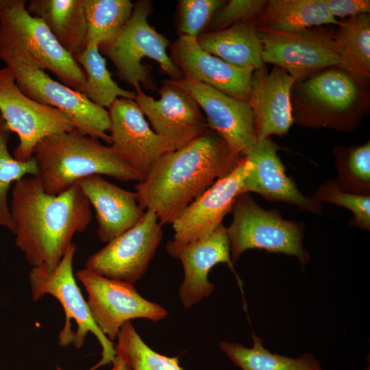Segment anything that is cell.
<instances>
[{
  "label": "cell",
  "mask_w": 370,
  "mask_h": 370,
  "mask_svg": "<svg viewBox=\"0 0 370 370\" xmlns=\"http://www.w3.org/2000/svg\"><path fill=\"white\" fill-rule=\"evenodd\" d=\"M338 177L335 180L343 191L370 195V143L355 147L336 160Z\"/></svg>",
  "instance_id": "cell-32"
},
{
  "label": "cell",
  "mask_w": 370,
  "mask_h": 370,
  "mask_svg": "<svg viewBox=\"0 0 370 370\" xmlns=\"http://www.w3.org/2000/svg\"><path fill=\"white\" fill-rule=\"evenodd\" d=\"M151 12V1H138L134 3L132 15L119 34L99 47L100 52L113 62L118 77L134 89L140 85L147 89H156L150 69L142 64L144 58L155 60L169 79L184 78L167 54L169 40L149 24Z\"/></svg>",
  "instance_id": "cell-5"
},
{
  "label": "cell",
  "mask_w": 370,
  "mask_h": 370,
  "mask_svg": "<svg viewBox=\"0 0 370 370\" xmlns=\"http://www.w3.org/2000/svg\"><path fill=\"white\" fill-rule=\"evenodd\" d=\"M76 278L86 291L94 321L112 341L126 321L143 318L156 322L168 314L164 308L141 296L132 284L101 276L86 268L77 271Z\"/></svg>",
  "instance_id": "cell-10"
},
{
  "label": "cell",
  "mask_w": 370,
  "mask_h": 370,
  "mask_svg": "<svg viewBox=\"0 0 370 370\" xmlns=\"http://www.w3.org/2000/svg\"><path fill=\"white\" fill-rule=\"evenodd\" d=\"M279 147L269 138L258 140L244 156L249 162L242 193L254 192L272 201H282L319 214L322 203L305 196L286 175L278 155Z\"/></svg>",
  "instance_id": "cell-19"
},
{
  "label": "cell",
  "mask_w": 370,
  "mask_h": 370,
  "mask_svg": "<svg viewBox=\"0 0 370 370\" xmlns=\"http://www.w3.org/2000/svg\"><path fill=\"white\" fill-rule=\"evenodd\" d=\"M261 57L284 69L295 80L321 69L340 66L333 34L310 28L295 32L259 31Z\"/></svg>",
  "instance_id": "cell-12"
},
{
  "label": "cell",
  "mask_w": 370,
  "mask_h": 370,
  "mask_svg": "<svg viewBox=\"0 0 370 370\" xmlns=\"http://www.w3.org/2000/svg\"><path fill=\"white\" fill-rule=\"evenodd\" d=\"M11 133L0 113V226L14 234L15 225L8 205V192L11 184L27 175L36 176L38 170L34 157L23 162L10 153L8 143Z\"/></svg>",
  "instance_id": "cell-31"
},
{
  "label": "cell",
  "mask_w": 370,
  "mask_h": 370,
  "mask_svg": "<svg viewBox=\"0 0 370 370\" xmlns=\"http://www.w3.org/2000/svg\"><path fill=\"white\" fill-rule=\"evenodd\" d=\"M95 211L97 233L108 243L133 227L145 212L139 206L135 192L122 188L94 175L77 182Z\"/></svg>",
  "instance_id": "cell-21"
},
{
  "label": "cell",
  "mask_w": 370,
  "mask_h": 370,
  "mask_svg": "<svg viewBox=\"0 0 370 370\" xmlns=\"http://www.w3.org/2000/svg\"><path fill=\"white\" fill-rule=\"evenodd\" d=\"M166 249L183 266L184 278L179 288V297L186 309L213 292L214 285L208 281V273L216 264L226 263L235 272L227 229L223 224L209 235L192 242L169 241Z\"/></svg>",
  "instance_id": "cell-16"
},
{
  "label": "cell",
  "mask_w": 370,
  "mask_h": 370,
  "mask_svg": "<svg viewBox=\"0 0 370 370\" xmlns=\"http://www.w3.org/2000/svg\"><path fill=\"white\" fill-rule=\"evenodd\" d=\"M25 0H0V48L19 52L41 70H49L66 86L79 91L82 68L58 43L45 23L31 15Z\"/></svg>",
  "instance_id": "cell-4"
},
{
  "label": "cell",
  "mask_w": 370,
  "mask_h": 370,
  "mask_svg": "<svg viewBox=\"0 0 370 370\" xmlns=\"http://www.w3.org/2000/svg\"><path fill=\"white\" fill-rule=\"evenodd\" d=\"M253 346L221 341L219 347L230 360L241 370H322L312 354H304L298 358L272 354L262 345V340L251 334Z\"/></svg>",
  "instance_id": "cell-26"
},
{
  "label": "cell",
  "mask_w": 370,
  "mask_h": 370,
  "mask_svg": "<svg viewBox=\"0 0 370 370\" xmlns=\"http://www.w3.org/2000/svg\"><path fill=\"white\" fill-rule=\"evenodd\" d=\"M225 3L223 0H180L177 21L180 36L197 38L204 33L216 12Z\"/></svg>",
  "instance_id": "cell-34"
},
{
  "label": "cell",
  "mask_w": 370,
  "mask_h": 370,
  "mask_svg": "<svg viewBox=\"0 0 370 370\" xmlns=\"http://www.w3.org/2000/svg\"><path fill=\"white\" fill-rule=\"evenodd\" d=\"M90 207L77 184L52 195L44 190L37 176L21 178L14 184L10 209L16 245L33 267L44 265L53 271L74 234L90 223Z\"/></svg>",
  "instance_id": "cell-1"
},
{
  "label": "cell",
  "mask_w": 370,
  "mask_h": 370,
  "mask_svg": "<svg viewBox=\"0 0 370 370\" xmlns=\"http://www.w3.org/2000/svg\"><path fill=\"white\" fill-rule=\"evenodd\" d=\"M0 59L13 72L20 90L41 104L65 114L80 133L111 143L108 111L92 103L84 94L52 79L23 54L0 49Z\"/></svg>",
  "instance_id": "cell-7"
},
{
  "label": "cell",
  "mask_w": 370,
  "mask_h": 370,
  "mask_svg": "<svg viewBox=\"0 0 370 370\" xmlns=\"http://www.w3.org/2000/svg\"><path fill=\"white\" fill-rule=\"evenodd\" d=\"M116 338V354L132 370H184L180 365L179 356L169 357L150 348L130 321L122 325Z\"/></svg>",
  "instance_id": "cell-30"
},
{
  "label": "cell",
  "mask_w": 370,
  "mask_h": 370,
  "mask_svg": "<svg viewBox=\"0 0 370 370\" xmlns=\"http://www.w3.org/2000/svg\"><path fill=\"white\" fill-rule=\"evenodd\" d=\"M170 58L184 77L248 102L254 70L230 64L204 50L195 37L180 36L170 45Z\"/></svg>",
  "instance_id": "cell-18"
},
{
  "label": "cell",
  "mask_w": 370,
  "mask_h": 370,
  "mask_svg": "<svg viewBox=\"0 0 370 370\" xmlns=\"http://www.w3.org/2000/svg\"><path fill=\"white\" fill-rule=\"evenodd\" d=\"M242 157L210 128L154 163L134 187L137 202L143 210H153L162 225L172 224L191 202L228 175Z\"/></svg>",
  "instance_id": "cell-2"
},
{
  "label": "cell",
  "mask_w": 370,
  "mask_h": 370,
  "mask_svg": "<svg viewBox=\"0 0 370 370\" xmlns=\"http://www.w3.org/2000/svg\"><path fill=\"white\" fill-rule=\"evenodd\" d=\"M160 99L146 95L141 86L135 89V102L148 119L152 130L174 144L178 149L210 129L199 103L186 90L162 82Z\"/></svg>",
  "instance_id": "cell-13"
},
{
  "label": "cell",
  "mask_w": 370,
  "mask_h": 370,
  "mask_svg": "<svg viewBox=\"0 0 370 370\" xmlns=\"http://www.w3.org/2000/svg\"><path fill=\"white\" fill-rule=\"evenodd\" d=\"M334 17H354L360 14H369L370 1L369 0H324Z\"/></svg>",
  "instance_id": "cell-36"
},
{
  "label": "cell",
  "mask_w": 370,
  "mask_h": 370,
  "mask_svg": "<svg viewBox=\"0 0 370 370\" xmlns=\"http://www.w3.org/2000/svg\"><path fill=\"white\" fill-rule=\"evenodd\" d=\"M56 370H62V369L59 366H58Z\"/></svg>",
  "instance_id": "cell-38"
},
{
  "label": "cell",
  "mask_w": 370,
  "mask_h": 370,
  "mask_svg": "<svg viewBox=\"0 0 370 370\" xmlns=\"http://www.w3.org/2000/svg\"><path fill=\"white\" fill-rule=\"evenodd\" d=\"M0 113L10 131L18 137L13 153L14 158L23 162L33 158L34 149L42 139L75 129L65 114L25 96L8 66L0 69Z\"/></svg>",
  "instance_id": "cell-9"
},
{
  "label": "cell",
  "mask_w": 370,
  "mask_h": 370,
  "mask_svg": "<svg viewBox=\"0 0 370 370\" xmlns=\"http://www.w3.org/2000/svg\"><path fill=\"white\" fill-rule=\"evenodd\" d=\"M196 39L204 50L230 64L254 71L264 66L256 21L238 23L220 31L203 33Z\"/></svg>",
  "instance_id": "cell-23"
},
{
  "label": "cell",
  "mask_w": 370,
  "mask_h": 370,
  "mask_svg": "<svg viewBox=\"0 0 370 370\" xmlns=\"http://www.w3.org/2000/svg\"><path fill=\"white\" fill-rule=\"evenodd\" d=\"M312 197L321 202H330L346 208L354 217L349 224L358 228L370 230V195H360L341 190L334 180L321 184Z\"/></svg>",
  "instance_id": "cell-33"
},
{
  "label": "cell",
  "mask_w": 370,
  "mask_h": 370,
  "mask_svg": "<svg viewBox=\"0 0 370 370\" xmlns=\"http://www.w3.org/2000/svg\"><path fill=\"white\" fill-rule=\"evenodd\" d=\"M295 79L280 67L254 71L248 103L258 140L286 134L293 123L291 90Z\"/></svg>",
  "instance_id": "cell-20"
},
{
  "label": "cell",
  "mask_w": 370,
  "mask_h": 370,
  "mask_svg": "<svg viewBox=\"0 0 370 370\" xmlns=\"http://www.w3.org/2000/svg\"><path fill=\"white\" fill-rule=\"evenodd\" d=\"M231 212L232 221L226 229L233 264L249 249L295 256L301 266L308 262L301 224L284 219L276 210L262 208L247 193L236 197Z\"/></svg>",
  "instance_id": "cell-8"
},
{
  "label": "cell",
  "mask_w": 370,
  "mask_h": 370,
  "mask_svg": "<svg viewBox=\"0 0 370 370\" xmlns=\"http://www.w3.org/2000/svg\"><path fill=\"white\" fill-rule=\"evenodd\" d=\"M333 34L340 67L356 82L367 83L370 77V16L360 14L339 21Z\"/></svg>",
  "instance_id": "cell-25"
},
{
  "label": "cell",
  "mask_w": 370,
  "mask_h": 370,
  "mask_svg": "<svg viewBox=\"0 0 370 370\" xmlns=\"http://www.w3.org/2000/svg\"><path fill=\"white\" fill-rule=\"evenodd\" d=\"M76 245L72 243L56 268L48 272L44 265L33 267L29 273L32 297L36 301L45 295L54 297L61 304L65 323L58 334V344L76 348L84 345L88 332L92 333L101 347V358L90 370L112 363L116 354L115 344L100 330L94 321L88 305L78 287L73 271Z\"/></svg>",
  "instance_id": "cell-6"
},
{
  "label": "cell",
  "mask_w": 370,
  "mask_h": 370,
  "mask_svg": "<svg viewBox=\"0 0 370 370\" xmlns=\"http://www.w3.org/2000/svg\"><path fill=\"white\" fill-rule=\"evenodd\" d=\"M169 80L195 98L209 127L225 141L233 153L244 156L257 141L254 114L248 102L187 77Z\"/></svg>",
  "instance_id": "cell-15"
},
{
  "label": "cell",
  "mask_w": 370,
  "mask_h": 370,
  "mask_svg": "<svg viewBox=\"0 0 370 370\" xmlns=\"http://www.w3.org/2000/svg\"><path fill=\"white\" fill-rule=\"evenodd\" d=\"M356 82L345 71L327 70L314 75L302 86L305 97L312 105L329 112H343L358 96Z\"/></svg>",
  "instance_id": "cell-28"
},
{
  "label": "cell",
  "mask_w": 370,
  "mask_h": 370,
  "mask_svg": "<svg viewBox=\"0 0 370 370\" xmlns=\"http://www.w3.org/2000/svg\"><path fill=\"white\" fill-rule=\"evenodd\" d=\"M108 111L110 147L127 165L144 175L160 158L177 149L149 127L134 100L118 98Z\"/></svg>",
  "instance_id": "cell-14"
},
{
  "label": "cell",
  "mask_w": 370,
  "mask_h": 370,
  "mask_svg": "<svg viewBox=\"0 0 370 370\" xmlns=\"http://www.w3.org/2000/svg\"><path fill=\"white\" fill-rule=\"evenodd\" d=\"M324 0H271L256 20L258 30L295 32L322 25H338Z\"/></svg>",
  "instance_id": "cell-24"
},
{
  "label": "cell",
  "mask_w": 370,
  "mask_h": 370,
  "mask_svg": "<svg viewBox=\"0 0 370 370\" xmlns=\"http://www.w3.org/2000/svg\"><path fill=\"white\" fill-rule=\"evenodd\" d=\"M26 9L45 23L73 57L86 48L87 23L83 0H30Z\"/></svg>",
  "instance_id": "cell-22"
},
{
  "label": "cell",
  "mask_w": 370,
  "mask_h": 370,
  "mask_svg": "<svg viewBox=\"0 0 370 370\" xmlns=\"http://www.w3.org/2000/svg\"><path fill=\"white\" fill-rule=\"evenodd\" d=\"M112 364L113 367L112 370H132L131 368L117 356Z\"/></svg>",
  "instance_id": "cell-37"
},
{
  "label": "cell",
  "mask_w": 370,
  "mask_h": 370,
  "mask_svg": "<svg viewBox=\"0 0 370 370\" xmlns=\"http://www.w3.org/2000/svg\"><path fill=\"white\" fill-rule=\"evenodd\" d=\"M83 3L86 46L95 43L100 47L113 40L130 19L134 8L130 0H83Z\"/></svg>",
  "instance_id": "cell-29"
},
{
  "label": "cell",
  "mask_w": 370,
  "mask_h": 370,
  "mask_svg": "<svg viewBox=\"0 0 370 370\" xmlns=\"http://www.w3.org/2000/svg\"><path fill=\"white\" fill-rule=\"evenodd\" d=\"M249 162L243 156L226 176L217 180L191 202L172 223L174 241L186 243L206 236L231 212L236 197L242 193Z\"/></svg>",
  "instance_id": "cell-17"
},
{
  "label": "cell",
  "mask_w": 370,
  "mask_h": 370,
  "mask_svg": "<svg viewBox=\"0 0 370 370\" xmlns=\"http://www.w3.org/2000/svg\"><path fill=\"white\" fill-rule=\"evenodd\" d=\"M268 1L230 0L216 12L205 32L224 29L234 24L256 21Z\"/></svg>",
  "instance_id": "cell-35"
},
{
  "label": "cell",
  "mask_w": 370,
  "mask_h": 370,
  "mask_svg": "<svg viewBox=\"0 0 370 370\" xmlns=\"http://www.w3.org/2000/svg\"><path fill=\"white\" fill-rule=\"evenodd\" d=\"M36 175L44 189L56 195L82 178L104 175L122 182L142 181L145 175L121 159L112 147L74 129L42 139L33 153Z\"/></svg>",
  "instance_id": "cell-3"
},
{
  "label": "cell",
  "mask_w": 370,
  "mask_h": 370,
  "mask_svg": "<svg viewBox=\"0 0 370 370\" xmlns=\"http://www.w3.org/2000/svg\"><path fill=\"white\" fill-rule=\"evenodd\" d=\"M73 58L86 75L85 83L79 92L92 103L109 108L118 98L135 99V92L121 88L112 79L98 45H88Z\"/></svg>",
  "instance_id": "cell-27"
},
{
  "label": "cell",
  "mask_w": 370,
  "mask_h": 370,
  "mask_svg": "<svg viewBox=\"0 0 370 370\" xmlns=\"http://www.w3.org/2000/svg\"><path fill=\"white\" fill-rule=\"evenodd\" d=\"M162 225L151 210L133 227L91 255L85 268L101 276L134 284L144 275L163 236Z\"/></svg>",
  "instance_id": "cell-11"
}]
</instances>
